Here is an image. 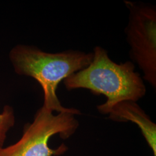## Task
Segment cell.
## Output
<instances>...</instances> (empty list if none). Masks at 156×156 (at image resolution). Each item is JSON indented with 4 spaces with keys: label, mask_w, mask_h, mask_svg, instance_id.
Masks as SVG:
<instances>
[{
    "label": "cell",
    "mask_w": 156,
    "mask_h": 156,
    "mask_svg": "<svg viewBox=\"0 0 156 156\" xmlns=\"http://www.w3.org/2000/svg\"><path fill=\"white\" fill-rule=\"evenodd\" d=\"M15 123L14 110L11 106L5 105L0 113V150L4 146L7 133Z\"/></svg>",
    "instance_id": "6"
},
{
    "label": "cell",
    "mask_w": 156,
    "mask_h": 156,
    "mask_svg": "<svg viewBox=\"0 0 156 156\" xmlns=\"http://www.w3.org/2000/svg\"><path fill=\"white\" fill-rule=\"evenodd\" d=\"M109 118L119 122H132L140 128L148 145L156 156V125L136 103L123 101L114 106L108 113Z\"/></svg>",
    "instance_id": "5"
},
{
    "label": "cell",
    "mask_w": 156,
    "mask_h": 156,
    "mask_svg": "<svg viewBox=\"0 0 156 156\" xmlns=\"http://www.w3.org/2000/svg\"><path fill=\"white\" fill-rule=\"evenodd\" d=\"M92 62L87 67L65 79L68 90H89L93 94L104 95L106 101L97 106L102 114H108L118 104L126 101L136 102L146 93L140 73L133 62L117 64L112 61L104 48L95 47Z\"/></svg>",
    "instance_id": "1"
},
{
    "label": "cell",
    "mask_w": 156,
    "mask_h": 156,
    "mask_svg": "<svg viewBox=\"0 0 156 156\" xmlns=\"http://www.w3.org/2000/svg\"><path fill=\"white\" fill-rule=\"evenodd\" d=\"M80 111L64 112L53 114L42 106L36 113L33 123L24 127L21 138L13 145L0 150V156H56L67 151L62 144L56 149L48 145L53 135L58 134L62 139H67L78 129L79 122L75 115Z\"/></svg>",
    "instance_id": "3"
},
{
    "label": "cell",
    "mask_w": 156,
    "mask_h": 156,
    "mask_svg": "<svg viewBox=\"0 0 156 156\" xmlns=\"http://www.w3.org/2000/svg\"><path fill=\"white\" fill-rule=\"evenodd\" d=\"M129 10L125 32L129 55L144 73V78L156 87V8L124 1Z\"/></svg>",
    "instance_id": "4"
},
{
    "label": "cell",
    "mask_w": 156,
    "mask_h": 156,
    "mask_svg": "<svg viewBox=\"0 0 156 156\" xmlns=\"http://www.w3.org/2000/svg\"><path fill=\"white\" fill-rule=\"evenodd\" d=\"M93 53L69 50L59 53L45 52L34 46L18 45L9 58L15 72L35 79L44 91L43 106L58 113L74 111L62 106L56 94L59 83L74 73L87 67Z\"/></svg>",
    "instance_id": "2"
}]
</instances>
